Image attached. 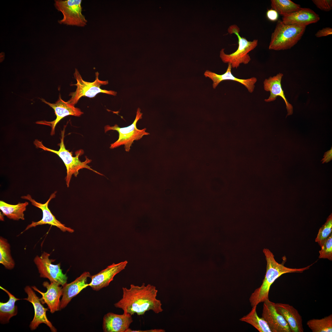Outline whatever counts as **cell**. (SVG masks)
I'll return each instance as SVG.
<instances>
[{"label":"cell","mask_w":332,"mask_h":332,"mask_svg":"<svg viewBox=\"0 0 332 332\" xmlns=\"http://www.w3.org/2000/svg\"><path fill=\"white\" fill-rule=\"evenodd\" d=\"M42 285L47 289L45 292H42L35 286L31 287L42 295V297L40 298L42 303L46 304L51 313L60 310V298L63 293L62 287L56 283L50 282L49 283L47 281L44 282Z\"/></svg>","instance_id":"15"},{"label":"cell","mask_w":332,"mask_h":332,"mask_svg":"<svg viewBox=\"0 0 332 332\" xmlns=\"http://www.w3.org/2000/svg\"><path fill=\"white\" fill-rule=\"evenodd\" d=\"M81 2V0H55V7L63 15L58 23L81 27L86 26L87 20L82 13Z\"/></svg>","instance_id":"8"},{"label":"cell","mask_w":332,"mask_h":332,"mask_svg":"<svg viewBox=\"0 0 332 332\" xmlns=\"http://www.w3.org/2000/svg\"><path fill=\"white\" fill-rule=\"evenodd\" d=\"M0 288L6 292L9 297V299L7 302H0V323L6 324L9 322L11 318L17 315L18 308L15 303L16 301L20 299L16 298L9 291L1 286Z\"/></svg>","instance_id":"22"},{"label":"cell","mask_w":332,"mask_h":332,"mask_svg":"<svg viewBox=\"0 0 332 332\" xmlns=\"http://www.w3.org/2000/svg\"><path fill=\"white\" fill-rule=\"evenodd\" d=\"M42 101L52 108L55 112L56 119L51 121H38L36 123L48 125L51 128L50 134L53 135L55 134V128L57 124L62 118L66 116L72 115L80 117L83 113L78 108L75 107L69 104L67 102L63 101L59 95L58 100L54 103H51L41 99Z\"/></svg>","instance_id":"11"},{"label":"cell","mask_w":332,"mask_h":332,"mask_svg":"<svg viewBox=\"0 0 332 332\" xmlns=\"http://www.w3.org/2000/svg\"><path fill=\"white\" fill-rule=\"evenodd\" d=\"M24 290L27 294L28 297L24 299L31 302L33 305L34 310V317L29 326L30 329L31 330H34L40 324L44 323L49 328L51 331L57 332L56 329L47 318L46 312L48 310V308L44 307L40 298L37 296L30 287L28 286H26Z\"/></svg>","instance_id":"12"},{"label":"cell","mask_w":332,"mask_h":332,"mask_svg":"<svg viewBox=\"0 0 332 332\" xmlns=\"http://www.w3.org/2000/svg\"><path fill=\"white\" fill-rule=\"evenodd\" d=\"M257 306L252 307L251 311L239 320L250 324L260 332H271L267 322L262 317L260 318L258 315Z\"/></svg>","instance_id":"24"},{"label":"cell","mask_w":332,"mask_h":332,"mask_svg":"<svg viewBox=\"0 0 332 332\" xmlns=\"http://www.w3.org/2000/svg\"><path fill=\"white\" fill-rule=\"evenodd\" d=\"M165 330L161 329H154L149 330H132L129 328L127 331V332H164Z\"/></svg>","instance_id":"34"},{"label":"cell","mask_w":332,"mask_h":332,"mask_svg":"<svg viewBox=\"0 0 332 332\" xmlns=\"http://www.w3.org/2000/svg\"><path fill=\"white\" fill-rule=\"evenodd\" d=\"M0 263L8 270L13 269L14 261L11 254L10 245L6 239L0 237Z\"/></svg>","instance_id":"25"},{"label":"cell","mask_w":332,"mask_h":332,"mask_svg":"<svg viewBox=\"0 0 332 332\" xmlns=\"http://www.w3.org/2000/svg\"><path fill=\"white\" fill-rule=\"evenodd\" d=\"M274 303L269 299L263 302L262 317L267 322L271 332H291L287 323L277 311Z\"/></svg>","instance_id":"13"},{"label":"cell","mask_w":332,"mask_h":332,"mask_svg":"<svg viewBox=\"0 0 332 332\" xmlns=\"http://www.w3.org/2000/svg\"><path fill=\"white\" fill-rule=\"evenodd\" d=\"M50 254L44 251L39 256L37 255L34 259L40 277L47 278L50 282L56 283L63 286L67 283L68 277L62 272L60 263H52L55 260L50 259Z\"/></svg>","instance_id":"9"},{"label":"cell","mask_w":332,"mask_h":332,"mask_svg":"<svg viewBox=\"0 0 332 332\" xmlns=\"http://www.w3.org/2000/svg\"><path fill=\"white\" fill-rule=\"evenodd\" d=\"M283 74L279 73L273 77H270L268 79H266L263 82V86L264 90L267 91H269L270 96L264 101L266 102H269L275 100L277 97L280 96L284 101L286 106L287 111V116L291 115L293 113V107L287 101L284 94V91L282 89L281 81Z\"/></svg>","instance_id":"19"},{"label":"cell","mask_w":332,"mask_h":332,"mask_svg":"<svg viewBox=\"0 0 332 332\" xmlns=\"http://www.w3.org/2000/svg\"><path fill=\"white\" fill-rule=\"evenodd\" d=\"M321 249L319 251V259H326L332 260V233L324 241L321 246Z\"/></svg>","instance_id":"29"},{"label":"cell","mask_w":332,"mask_h":332,"mask_svg":"<svg viewBox=\"0 0 332 332\" xmlns=\"http://www.w3.org/2000/svg\"><path fill=\"white\" fill-rule=\"evenodd\" d=\"M122 289V298L114 306L124 313L140 316L149 310L156 314L163 311L160 301L156 298L158 290L155 286L144 283L140 286L131 284L129 288L123 287Z\"/></svg>","instance_id":"1"},{"label":"cell","mask_w":332,"mask_h":332,"mask_svg":"<svg viewBox=\"0 0 332 332\" xmlns=\"http://www.w3.org/2000/svg\"><path fill=\"white\" fill-rule=\"evenodd\" d=\"M91 276L89 272H84L73 281L66 283L62 286L63 293L60 301V310L66 307L73 297L83 289L89 286L87 280Z\"/></svg>","instance_id":"17"},{"label":"cell","mask_w":332,"mask_h":332,"mask_svg":"<svg viewBox=\"0 0 332 332\" xmlns=\"http://www.w3.org/2000/svg\"><path fill=\"white\" fill-rule=\"evenodd\" d=\"M66 126V125H65L63 130L61 131V141L60 143L58 144L60 146V148L58 151L46 147L43 144L42 141L37 139L35 140L34 141V144L36 147L40 148L44 151L56 154L61 159L66 168L67 175L65 180L67 187H69L72 175H73L77 177L79 173V171L81 169L86 168L99 175H103L102 174L92 169L88 165L91 161V160L86 157L85 160L83 162H81L79 160V156L84 153L83 150L77 151L76 152V156H73L72 153L66 149L64 144Z\"/></svg>","instance_id":"3"},{"label":"cell","mask_w":332,"mask_h":332,"mask_svg":"<svg viewBox=\"0 0 332 332\" xmlns=\"http://www.w3.org/2000/svg\"><path fill=\"white\" fill-rule=\"evenodd\" d=\"M267 18L271 21H275L277 20L278 14L275 10L271 9L268 10L266 13Z\"/></svg>","instance_id":"32"},{"label":"cell","mask_w":332,"mask_h":332,"mask_svg":"<svg viewBox=\"0 0 332 332\" xmlns=\"http://www.w3.org/2000/svg\"><path fill=\"white\" fill-rule=\"evenodd\" d=\"M332 159V148L331 149L325 152L323 156V158L321 160L322 163H328Z\"/></svg>","instance_id":"33"},{"label":"cell","mask_w":332,"mask_h":332,"mask_svg":"<svg viewBox=\"0 0 332 332\" xmlns=\"http://www.w3.org/2000/svg\"><path fill=\"white\" fill-rule=\"evenodd\" d=\"M263 252L267 261L266 271L261 285L251 294L249 299L252 307L257 305L269 299V294L271 286L279 277L287 273H302L309 269L313 263L306 267L299 268H290L278 263L270 251L264 248Z\"/></svg>","instance_id":"2"},{"label":"cell","mask_w":332,"mask_h":332,"mask_svg":"<svg viewBox=\"0 0 332 332\" xmlns=\"http://www.w3.org/2000/svg\"><path fill=\"white\" fill-rule=\"evenodd\" d=\"M272 9L283 16L300 9V6L290 0H271Z\"/></svg>","instance_id":"26"},{"label":"cell","mask_w":332,"mask_h":332,"mask_svg":"<svg viewBox=\"0 0 332 332\" xmlns=\"http://www.w3.org/2000/svg\"><path fill=\"white\" fill-rule=\"evenodd\" d=\"M128 263L126 260L117 263H113L97 274L91 276L89 286L94 290L98 291L108 286L114 276L124 270Z\"/></svg>","instance_id":"14"},{"label":"cell","mask_w":332,"mask_h":332,"mask_svg":"<svg viewBox=\"0 0 332 332\" xmlns=\"http://www.w3.org/2000/svg\"><path fill=\"white\" fill-rule=\"evenodd\" d=\"M306 27L287 25L278 21L271 34L269 49L280 50L290 49L301 38Z\"/></svg>","instance_id":"4"},{"label":"cell","mask_w":332,"mask_h":332,"mask_svg":"<svg viewBox=\"0 0 332 332\" xmlns=\"http://www.w3.org/2000/svg\"><path fill=\"white\" fill-rule=\"evenodd\" d=\"M277 311L288 324L292 332H303L302 319L298 310L288 304L274 303Z\"/></svg>","instance_id":"21"},{"label":"cell","mask_w":332,"mask_h":332,"mask_svg":"<svg viewBox=\"0 0 332 332\" xmlns=\"http://www.w3.org/2000/svg\"><path fill=\"white\" fill-rule=\"evenodd\" d=\"M306 324L313 332H331L332 314L321 319H310Z\"/></svg>","instance_id":"27"},{"label":"cell","mask_w":332,"mask_h":332,"mask_svg":"<svg viewBox=\"0 0 332 332\" xmlns=\"http://www.w3.org/2000/svg\"><path fill=\"white\" fill-rule=\"evenodd\" d=\"M141 110L139 108L137 109L135 119L129 126L124 127H120L117 124L113 126L106 125L104 128L105 132L113 130L117 131L119 133V138L114 143L110 145V148L113 149L122 145H124L125 150L129 152L133 141L141 139L144 136L148 135L150 133L146 132V128L139 129L136 127V124L138 120L142 118L143 114L140 112Z\"/></svg>","instance_id":"7"},{"label":"cell","mask_w":332,"mask_h":332,"mask_svg":"<svg viewBox=\"0 0 332 332\" xmlns=\"http://www.w3.org/2000/svg\"><path fill=\"white\" fill-rule=\"evenodd\" d=\"M320 20L318 14L310 8H302L283 16L282 22L285 24L306 26L316 23Z\"/></svg>","instance_id":"18"},{"label":"cell","mask_w":332,"mask_h":332,"mask_svg":"<svg viewBox=\"0 0 332 332\" xmlns=\"http://www.w3.org/2000/svg\"><path fill=\"white\" fill-rule=\"evenodd\" d=\"M228 32L230 34H235L237 37L238 48L230 54L225 53L224 49H222L220 52L219 56L224 63H230L232 68L237 69L241 64H247L250 61L251 58L248 53L257 46L258 40L255 39L248 41L245 38L241 37L239 28L235 24L229 26Z\"/></svg>","instance_id":"5"},{"label":"cell","mask_w":332,"mask_h":332,"mask_svg":"<svg viewBox=\"0 0 332 332\" xmlns=\"http://www.w3.org/2000/svg\"><path fill=\"white\" fill-rule=\"evenodd\" d=\"M231 66L230 63L226 72L223 74L219 75L210 71L207 70L204 73L206 77H208L213 81L212 86L215 89L222 81L225 80H231L238 82L244 85L250 93L254 91L255 84L257 81L255 77H252L247 79H241L235 77L231 72Z\"/></svg>","instance_id":"20"},{"label":"cell","mask_w":332,"mask_h":332,"mask_svg":"<svg viewBox=\"0 0 332 332\" xmlns=\"http://www.w3.org/2000/svg\"><path fill=\"white\" fill-rule=\"evenodd\" d=\"M133 321L132 315L128 313L109 312L103 317V330L104 332H127Z\"/></svg>","instance_id":"16"},{"label":"cell","mask_w":332,"mask_h":332,"mask_svg":"<svg viewBox=\"0 0 332 332\" xmlns=\"http://www.w3.org/2000/svg\"><path fill=\"white\" fill-rule=\"evenodd\" d=\"M95 80L93 82L84 81L77 69H75L74 73V77L77 81V83L73 84L77 86L76 91L71 93L69 96L71 98L67 101L69 104L74 106L82 97L85 96L90 98L95 97L99 93H105L113 96H116L117 92L112 90L102 89L100 87L102 85L108 84V81H103L99 79L98 72L95 73Z\"/></svg>","instance_id":"6"},{"label":"cell","mask_w":332,"mask_h":332,"mask_svg":"<svg viewBox=\"0 0 332 332\" xmlns=\"http://www.w3.org/2000/svg\"><path fill=\"white\" fill-rule=\"evenodd\" d=\"M332 34V29L330 27H326L319 30L316 33L315 36L318 38L326 36Z\"/></svg>","instance_id":"31"},{"label":"cell","mask_w":332,"mask_h":332,"mask_svg":"<svg viewBox=\"0 0 332 332\" xmlns=\"http://www.w3.org/2000/svg\"><path fill=\"white\" fill-rule=\"evenodd\" d=\"M29 203H19L15 205L10 204L2 200L0 201V209L4 215L8 218L15 220L25 219L24 212Z\"/></svg>","instance_id":"23"},{"label":"cell","mask_w":332,"mask_h":332,"mask_svg":"<svg viewBox=\"0 0 332 332\" xmlns=\"http://www.w3.org/2000/svg\"><path fill=\"white\" fill-rule=\"evenodd\" d=\"M56 193L57 192L56 191L52 193L47 201L44 204L37 202L33 199L30 194L21 197V198L28 200L32 205L40 209L42 211L43 215L42 218L41 220L37 222L32 221L30 224L28 225L24 231L38 225L48 224L56 226L64 232H68L71 233L74 232L73 229L66 227L65 224L57 220L48 208L49 202L55 197Z\"/></svg>","instance_id":"10"},{"label":"cell","mask_w":332,"mask_h":332,"mask_svg":"<svg viewBox=\"0 0 332 332\" xmlns=\"http://www.w3.org/2000/svg\"><path fill=\"white\" fill-rule=\"evenodd\" d=\"M312 2L316 6L321 10L329 11L332 9L331 0H314Z\"/></svg>","instance_id":"30"},{"label":"cell","mask_w":332,"mask_h":332,"mask_svg":"<svg viewBox=\"0 0 332 332\" xmlns=\"http://www.w3.org/2000/svg\"><path fill=\"white\" fill-rule=\"evenodd\" d=\"M332 231V215L327 218L325 224L319 229L315 241L321 246L324 241L329 236Z\"/></svg>","instance_id":"28"}]
</instances>
